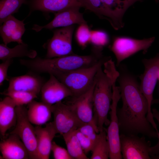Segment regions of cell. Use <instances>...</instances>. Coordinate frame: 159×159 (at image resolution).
I'll list each match as a JSON object with an SVG mask.
<instances>
[{"mask_svg": "<svg viewBox=\"0 0 159 159\" xmlns=\"http://www.w3.org/2000/svg\"><path fill=\"white\" fill-rule=\"evenodd\" d=\"M81 7L79 6H72L55 13L54 14V18L49 23L42 26L35 24L32 29L38 32L43 29L52 30L57 27H67L75 24H87L83 14L80 12Z\"/></svg>", "mask_w": 159, "mask_h": 159, "instance_id": "7c38bea8", "label": "cell"}, {"mask_svg": "<svg viewBox=\"0 0 159 159\" xmlns=\"http://www.w3.org/2000/svg\"><path fill=\"white\" fill-rule=\"evenodd\" d=\"M24 21L19 20L11 15L4 22L0 27V34L4 44L7 45L12 42L24 43L21 39L26 29Z\"/></svg>", "mask_w": 159, "mask_h": 159, "instance_id": "ac0fdd59", "label": "cell"}, {"mask_svg": "<svg viewBox=\"0 0 159 159\" xmlns=\"http://www.w3.org/2000/svg\"><path fill=\"white\" fill-rule=\"evenodd\" d=\"M1 159H28L29 156L28 151L19 136L10 134L8 137L0 143Z\"/></svg>", "mask_w": 159, "mask_h": 159, "instance_id": "2e32d148", "label": "cell"}, {"mask_svg": "<svg viewBox=\"0 0 159 159\" xmlns=\"http://www.w3.org/2000/svg\"><path fill=\"white\" fill-rule=\"evenodd\" d=\"M51 106L42 101L33 100L28 104L27 115L29 120L36 126L45 124L51 118Z\"/></svg>", "mask_w": 159, "mask_h": 159, "instance_id": "44dd1931", "label": "cell"}, {"mask_svg": "<svg viewBox=\"0 0 159 159\" xmlns=\"http://www.w3.org/2000/svg\"><path fill=\"white\" fill-rule=\"evenodd\" d=\"M143 0H104L107 8L122 28L124 26L123 17L127 9L136 2Z\"/></svg>", "mask_w": 159, "mask_h": 159, "instance_id": "cb8c5ba5", "label": "cell"}, {"mask_svg": "<svg viewBox=\"0 0 159 159\" xmlns=\"http://www.w3.org/2000/svg\"><path fill=\"white\" fill-rule=\"evenodd\" d=\"M35 130L38 159H48L52 151L53 140L58 133L53 123H48L44 127L36 126Z\"/></svg>", "mask_w": 159, "mask_h": 159, "instance_id": "9a60e30c", "label": "cell"}, {"mask_svg": "<svg viewBox=\"0 0 159 159\" xmlns=\"http://www.w3.org/2000/svg\"><path fill=\"white\" fill-rule=\"evenodd\" d=\"M103 65L104 69L101 67L96 74L93 95L94 116L99 132L104 129V125L110 123L107 116L112 101L113 85L119 75L111 58Z\"/></svg>", "mask_w": 159, "mask_h": 159, "instance_id": "3957f363", "label": "cell"}, {"mask_svg": "<svg viewBox=\"0 0 159 159\" xmlns=\"http://www.w3.org/2000/svg\"><path fill=\"white\" fill-rule=\"evenodd\" d=\"M92 152L91 159H107L109 158V146L106 130L105 128L99 132Z\"/></svg>", "mask_w": 159, "mask_h": 159, "instance_id": "484cf974", "label": "cell"}, {"mask_svg": "<svg viewBox=\"0 0 159 159\" xmlns=\"http://www.w3.org/2000/svg\"><path fill=\"white\" fill-rule=\"evenodd\" d=\"M155 40V37L141 39L126 37H116L110 46L116 59V65L138 52L146 53Z\"/></svg>", "mask_w": 159, "mask_h": 159, "instance_id": "8992f818", "label": "cell"}, {"mask_svg": "<svg viewBox=\"0 0 159 159\" xmlns=\"http://www.w3.org/2000/svg\"><path fill=\"white\" fill-rule=\"evenodd\" d=\"M74 25L52 30L53 36L43 45L47 49L46 58H51L72 54V35Z\"/></svg>", "mask_w": 159, "mask_h": 159, "instance_id": "ba28073f", "label": "cell"}, {"mask_svg": "<svg viewBox=\"0 0 159 159\" xmlns=\"http://www.w3.org/2000/svg\"><path fill=\"white\" fill-rule=\"evenodd\" d=\"M2 94L11 98L16 106L28 105L37 96L33 93L20 91L6 90Z\"/></svg>", "mask_w": 159, "mask_h": 159, "instance_id": "83f0119b", "label": "cell"}, {"mask_svg": "<svg viewBox=\"0 0 159 159\" xmlns=\"http://www.w3.org/2000/svg\"><path fill=\"white\" fill-rule=\"evenodd\" d=\"M158 80L159 81V72L158 75Z\"/></svg>", "mask_w": 159, "mask_h": 159, "instance_id": "d590c367", "label": "cell"}, {"mask_svg": "<svg viewBox=\"0 0 159 159\" xmlns=\"http://www.w3.org/2000/svg\"><path fill=\"white\" fill-rule=\"evenodd\" d=\"M52 151L55 159H73L67 150L59 146L54 141L52 142Z\"/></svg>", "mask_w": 159, "mask_h": 159, "instance_id": "d6a6232c", "label": "cell"}, {"mask_svg": "<svg viewBox=\"0 0 159 159\" xmlns=\"http://www.w3.org/2000/svg\"><path fill=\"white\" fill-rule=\"evenodd\" d=\"M43 84L42 80L39 76L26 74L11 78L6 90L29 92L37 95Z\"/></svg>", "mask_w": 159, "mask_h": 159, "instance_id": "d6986e66", "label": "cell"}, {"mask_svg": "<svg viewBox=\"0 0 159 159\" xmlns=\"http://www.w3.org/2000/svg\"><path fill=\"white\" fill-rule=\"evenodd\" d=\"M102 50L92 48L91 54L80 55L73 54L51 58L36 57L20 59V63L30 70L38 73H47L55 77L79 69L93 65L103 57Z\"/></svg>", "mask_w": 159, "mask_h": 159, "instance_id": "7a4b0ae2", "label": "cell"}, {"mask_svg": "<svg viewBox=\"0 0 159 159\" xmlns=\"http://www.w3.org/2000/svg\"><path fill=\"white\" fill-rule=\"evenodd\" d=\"M54 117L52 122L57 133L61 135L75 130L84 123L78 118L69 105L62 101L51 106Z\"/></svg>", "mask_w": 159, "mask_h": 159, "instance_id": "8fae6325", "label": "cell"}, {"mask_svg": "<svg viewBox=\"0 0 159 159\" xmlns=\"http://www.w3.org/2000/svg\"><path fill=\"white\" fill-rule=\"evenodd\" d=\"M91 30L87 24L79 25L75 33V37L78 45L84 49L90 43Z\"/></svg>", "mask_w": 159, "mask_h": 159, "instance_id": "f546056e", "label": "cell"}, {"mask_svg": "<svg viewBox=\"0 0 159 159\" xmlns=\"http://www.w3.org/2000/svg\"><path fill=\"white\" fill-rule=\"evenodd\" d=\"M81 7L92 12L99 18L107 20L114 29L117 26L114 16L106 6L104 0H77Z\"/></svg>", "mask_w": 159, "mask_h": 159, "instance_id": "7402d4cb", "label": "cell"}, {"mask_svg": "<svg viewBox=\"0 0 159 159\" xmlns=\"http://www.w3.org/2000/svg\"><path fill=\"white\" fill-rule=\"evenodd\" d=\"M121 151L124 159H158L155 145L151 146L150 141L138 135L120 133Z\"/></svg>", "mask_w": 159, "mask_h": 159, "instance_id": "5b68a950", "label": "cell"}, {"mask_svg": "<svg viewBox=\"0 0 159 159\" xmlns=\"http://www.w3.org/2000/svg\"><path fill=\"white\" fill-rule=\"evenodd\" d=\"M35 50L29 49L27 44H19L13 48L8 47L4 44H0V59L3 62L15 57H27L31 59L36 57Z\"/></svg>", "mask_w": 159, "mask_h": 159, "instance_id": "603a6c76", "label": "cell"}, {"mask_svg": "<svg viewBox=\"0 0 159 159\" xmlns=\"http://www.w3.org/2000/svg\"><path fill=\"white\" fill-rule=\"evenodd\" d=\"M152 110L153 117L156 120L159 126V111L156 108L152 109ZM158 138L159 142V137Z\"/></svg>", "mask_w": 159, "mask_h": 159, "instance_id": "e575fe53", "label": "cell"}, {"mask_svg": "<svg viewBox=\"0 0 159 159\" xmlns=\"http://www.w3.org/2000/svg\"><path fill=\"white\" fill-rule=\"evenodd\" d=\"M12 62V59H8L0 64V85L1 86L7 78V71Z\"/></svg>", "mask_w": 159, "mask_h": 159, "instance_id": "836d02e7", "label": "cell"}, {"mask_svg": "<svg viewBox=\"0 0 159 159\" xmlns=\"http://www.w3.org/2000/svg\"><path fill=\"white\" fill-rule=\"evenodd\" d=\"M29 8L28 16L35 11H41L46 15L74 6H81L77 0H27Z\"/></svg>", "mask_w": 159, "mask_h": 159, "instance_id": "e0dca14e", "label": "cell"}, {"mask_svg": "<svg viewBox=\"0 0 159 159\" xmlns=\"http://www.w3.org/2000/svg\"><path fill=\"white\" fill-rule=\"evenodd\" d=\"M27 3V0H0V25L9 16L17 13L22 4Z\"/></svg>", "mask_w": 159, "mask_h": 159, "instance_id": "4316f807", "label": "cell"}, {"mask_svg": "<svg viewBox=\"0 0 159 159\" xmlns=\"http://www.w3.org/2000/svg\"><path fill=\"white\" fill-rule=\"evenodd\" d=\"M77 129L94 142H96L99 132L97 125L90 123H84Z\"/></svg>", "mask_w": 159, "mask_h": 159, "instance_id": "4dcf8cb0", "label": "cell"}, {"mask_svg": "<svg viewBox=\"0 0 159 159\" xmlns=\"http://www.w3.org/2000/svg\"><path fill=\"white\" fill-rule=\"evenodd\" d=\"M76 135L84 152L86 154L92 151L95 142L87 137L77 129L76 130Z\"/></svg>", "mask_w": 159, "mask_h": 159, "instance_id": "1f68e13d", "label": "cell"}, {"mask_svg": "<svg viewBox=\"0 0 159 159\" xmlns=\"http://www.w3.org/2000/svg\"><path fill=\"white\" fill-rule=\"evenodd\" d=\"M17 120L15 127L10 134L18 135L26 147L29 159H38L37 144L35 127L29 120L27 109L24 105L16 107Z\"/></svg>", "mask_w": 159, "mask_h": 159, "instance_id": "52a82bcc", "label": "cell"}, {"mask_svg": "<svg viewBox=\"0 0 159 159\" xmlns=\"http://www.w3.org/2000/svg\"><path fill=\"white\" fill-rule=\"evenodd\" d=\"M16 106L14 101L9 96H6L0 102V133L3 137L16 123Z\"/></svg>", "mask_w": 159, "mask_h": 159, "instance_id": "ffe728a7", "label": "cell"}, {"mask_svg": "<svg viewBox=\"0 0 159 159\" xmlns=\"http://www.w3.org/2000/svg\"><path fill=\"white\" fill-rule=\"evenodd\" d=\"M110 38L107 32L102 30H91L90 43L93 47L103 49L109 43Z\"/></svg>", "mask_w": 159, "mask_h": 159, "instance_id": "f1b7e54d", "label": "cell"}, {"mask_svg": "<svg viewBox=\"0 0 159 159\" xmlns=\"http://www.w3.org/2000/svg\"><path fill=\"white\" fill-rule=\"evenodd\" d=\"M95 84V81L88 90L78 96L74 97L72 102L69 104L82 122L92 123L97 126L93 112V95Z\"/></svg>", "mask_w": 159, "mask_h": 159, "instance_id": "4fadbf2b", "label": "cell"}, {"mask_svg": "<svg viewBox=\"0 0 159 159\" xmlns=\"http://www.w3.org/2000/svg\"><path fill=\"white\" fill-rule=\"evenodd\" d=\"M110 57L104 58L89 67L79 69L56 77L77 97L88 90L93 85L99 69Z\"/></svg>", "mask_w": 159, "mask_h": 159, "instance_id": "277c9868", "label": "cell"}, {"mask_svg": "<svg viewBox=\"0 0 159 159\" xmlns=\"http://www.w3.org/2000/svg\"><path fill=\"white\" fill-rule=\"evenodd\" d=\"M144 67L143 73L140 77V90L146 98L148 104L147 118H153L151 105L153 101V92L158 78L159 72V54L153 58L144 59L142 61Z\"/></svg>", "mask_w": 159, "mask_h": 159, "instance_id": "30bf717a", "label": "cell"}, {"mask_svg": "<svg viewBox=\"0 0 159 159\" xmlns=\"http://www.w3.org/2000/svg\"><path fill=\"white\" fill-rule=\"evenodd\" d=\"M119 88L122 103L117 111L120 133L158 138V134L147 119L148 102L136 79L123 78Z\"/></svg>", "mask_w": 159, "mask_h": 159, "instance_id": "6da1fadb", "label": "cell"}, {"mask_svg": "<svg viewBox=\"0 0 159 159\" xmlns=\"http://www.w3.org/2000/svg\"><path fill=\"white\" fill-rule=\"evenodd\" d=\"M63 134L67 150L73 159H88L84 152L76 135V130Z\"/></svg>", "mask_w": 159, "mask_h": 159, "instance_id": "d4e9b609", "label": "cell"}, {"mask_svg": "<svg viewBox=\"0 0 159 159\" xmlns=\"http://www.w3.org/2000/svg\"><path fill=\"white\" fill-rule=\"evenodd\" d=\"M40 92L42 101L50 106L72 96L68 88L52 74L50 75L49 80L43 84Z\"/></svg>", "mask_w": 159, "mask_h": 159, "instance_id": "5bb4252c", "label": "cell"}, {"mask_svg": "<svg viewBox=\"0 0 159 159\" xmlns=\"http://www.w3.org/2000/svg\"><path fill=\"white\" fill-rule=\"evenodd\" d=\"M115 82L112 87V96L110 106V119L108 128L106 130L110 149L109 158L110 159H122L120 148V133L117 107L121 98L118 87Z\"/></svg>", "mask_w": 159, "mask_h": 159, "instance_id": "9c48e42d", "label": "cell"}]
</instances>
